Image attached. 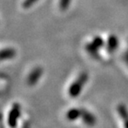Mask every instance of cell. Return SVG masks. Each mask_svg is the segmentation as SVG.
<instances>
[{
  "mask_svg": "<svg viewBox=\"0 0 128 128\" xmlns=\"http://www.w3.org/2000/svg\"><path fill=\"white\" fill-rule=\"evenodd\" d=\"M125 60H126V62L128 63V52L126 53V55H125Z\"/></svg>",
  "mask_w": 128,
  "mask_h": 128,
  "instance_id": "obj_10",
  "label": "cell"
},
{
  "mask_svg": "<svg viewBox=\"0 0 128 128\" xmlns=\"http://www.w3.org/2000/svg\"><path fill=\"white\" fill-rule=\"evenodd\" d=\"M88 74L86 73H82L80 76L76 78V80L72 84L69 88V95L72 97H76L79 93L82 92L83 86L85 85L86 82L88 81Z\"/></svg>",
  "mask_w": 128,
  "mask_h": 128,
  "instance_id": "obj_1",
  "label": "cell"
},
{
  "mask_svg": "<svg viewBox=\"0 0 128 128\" xmlns=\"http://www.w3.org/2000/svg\"><path fill=\"white\" fill-rule=\"evenodd\" d=\"M15 55V51L12 48H6V49H4L1 52V57H2V60H5V59H10V58H12Z\"/></svg>",
  "mask_w": 128,
  "mask_h": 128,
  "instance_id": "obj_9",
  "label": "cell"
},
{
  "mask_svg": "<svg viewBox=\"0 0 128 128\" xmlns=\"http://www.w3.org/2000/svg\"><path fill=\"white\" fill-rule=\"evenodd\" d=\"M118 112H119V113L121 114L122 119H123L125 128H128V112H127V110L126 109V107L124 106L121 105V106H119V107H118Z\"/></svg>",
  "mask_w": 128,
  "mask_h": 128,
  "instance_id": "obj_7",
  "label": "cell"
},
{
  "mask_svg": "<svg viewBox=\"0 0 128 128\" xmlns=\"http://www.w3.org/2000/svg\"><path fill=\"white\" fill-rule=\"evenodd\" d=\"M102 45H103V40H102L101 38L96 37L94 38V40L92 42V43L88 45L86 48H88V51L89 52H91L92 54H95L97 50L96 48L99 47L101 48Z\"/></svg>",
  "mask_w": 128,
  "mask_h": 128,
  "instance_id": "obj_4",
  "label": "cell"
},
{
  "mask_svg": "<svg viewBox=\"0 0 128 128\" xmlns=\"http://www.w3.org/2000/svg\"><path fill=\"white\" fill-rule=\"evenodd\" d=\"M82 110H79L78 108H73L68 112L66 113V118L69 121H74V120L78 119L79 116H81Z\"/></svg>",
  "mask_w": 128,
  "mask_h": 128,
  "instance_id": "obj_6",
  "label": "cell"
},
{
  "mask_svg": "<svg viewBox=\"0 0 128 128\" xmlns=\"http://www.w3.org/2000/svg\"><path fill=\"white\" fill-rule=\"evenodd\" d=\"M20 106L18 104H14L12 107V110L9 112L8 118V124L12 128H14L17 125L18 119L19 118L20 116Z\"/></svg>",
  "mask_w": 128,
  "mask_h": 128,
  "instance_id": "obj_2",
  "label": "cell"
},
{
  "mask_svg": "<svg viewBox=\"0 0 128 128\" xmlns=\"http://www.w3.org/2000/svg\"><path fill=\"white\" fill-rule=\"evenodd\" d=\"M117 45H118V40L117 38L115 36H111L108 39V42H107V48L110 52H113L116 49Z\"/></svg>",
  "mask_w": 128,
  "mask_h": 128,
  "instance_id": "obj_8",
  "label": "cell"
},
{
  "mask_svg": "<svg viewBox=\"0 0 128 128\" xmlns=\"http://www.w3.org/2000/svg\"><path fill=\"white\" fill-rule=\"evenodd\" d=\"M81 117H82V121L84 122V123L86 124L88 126H93L96 122L95 116L88 111H83V110H82Z\"/></svg>",
  "mask_w": 128,
  "mask_h": 128,
  "instance_id": "obj_5",
  "label": "cell"
},
{
  "mask_svg": "<svg viewBox=\"0 0 128 128\" xmlns=\"http://www.w3.org/2000/svg\"><path fill=\"white\" fill-rule=\"evenodd\" d=\"M42 73V68H35L34 70L32 71V72L29 74L28 78V83L31 86L35 85V84L37 83V82L39 80V78H41Z\"/></svg>",
  "mask_w": 128,
  "mask_h": 128,
  "instance_id": "obj_3",
  "label": "cell"
}]
</instances>
